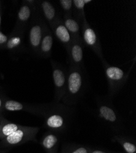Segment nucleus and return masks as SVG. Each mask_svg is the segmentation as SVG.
Masks as SVG:
<instances>
[{"instance_id":"obj_10","label":"nucleus","mask_w":136,"mask_h":153,"mask_svg":"<svg viewBox=\"0 0 136 153\" xmlns=\"http://www.w3.org/2000/svg\"><path fill=\"white\" fill-rule=\"evenodd\" d=\"M34 10L29 6L25 1H23L18 11L17 21L14 28L25 31L26 28L29 27Z\"/></svg>"},{"instance_id":"obj_19","label":"nucleus","mask_w":136,"mask_h":153,"mask_svg":"<svg viewBox=\"0 0 136 153\" xmlns=\"http://www.w3.org/2000/svg\"><path fill=\"white\" fill-rule=\"evenodd\" d=\"M57 138L54 134H48L43 139L42 145L46 149L52 148L57 143Z\"/></svg>"},{"instance_id":"obj_8","label":"nucleus","mask_w":136,"mask_h":153,"mask_svg":"<svg viewBox=\"0 0 136 153\" xmlns=\"http://www.w3.org/2000/svg\"><path fill=\"white\" fill-rule=\"evenodd\" d=\"M38 9L44 20L49 28H51L57 20L60 18L56 7L47 0L37 1Z\"/></svg>"},{"instance_id":"obj_26","label":"nucleus","mask_w":136,"mask_h":153,"mask_svg":"<svg viewBox=\"0 0 136 153\" xmlns=\"http://www.w3.org/2000/svg\"><path fill=\"white\" fill-rule=\"evenodd\" d=\"M3 120H4V119H3V118H2L1 116V114H0V124L1 123V122H2Z\"/></svg>"},{"instance_id":"obj_12","label":"nucleus","mask_w":136,"mask_h":153,"mask_svg":"<svg viewBox=\"0 0 136 153\" xmlns=\"http://www.w3.org/2000/svg\"><path fill=\"white\" fill-rule=\"evenodd\" d=\"M53 43L54 36L53 33L46 23L41 40L38 56L42 58H48L51 55Z\"/></svg>"},{"instance_id":"obj_27","label":"nucleus","mask_w":136,"mask_h":153,"mask_svg":"<svg viewBox=\"0 0 136 153\" xmlns=\"http://www.w3.org/2000/svg\"><path fill=\"white\" fill-rule=\"evenodd\" d=\"M0 7H1V1H0Z\"/></svg>"},{"instance_id":"obj_25","label":"nucleus","mask_w":136,"mask_h":153,"mask_svg":"<svg viewBox=\"0 0 136 153\" xmlns=\"http://www.w3.org/2000/svg\"><path fill=\"white\" fill-rule=\"evenodd\" d=\"M92 153H106V152H103V151H93Z\"/></svg>"},{"instance_id":"obj_16","label":"nucleus","mask_w":136,"mask_h":153,"mask_svg":"<svg viewBox=\"0 0 136 153\" xmlns=\"http://www.w3.org/2000/svg\"><path fill=\"white\" fill-rule=\"evenodd\" d=\"M21 126L17 124L7 122L4 120L0 124V138L3 139L18 130Z\"/></svg>"},{"instance_id":"obj_6","label":"nucleus","mask_w":136,"mask_h":153,"mask_svg":"<svg viewBox=\"0 0 136 153\" xmlns=\"http://www.w3.org/2000/svg\"><path fill=\"white\" fill-rule=\"evenodd\" d=\"M50 63L52 68L54 85L59 94L58 96H60L66 89L68 69L60 63L53 59L50 61Z\"/></svg>"},{"instance_id":"obj_22","label":"nucleus","mask_w":136,"mask_h":153,"mask_svg":"<svg viewBox=\"0 0 136 153\" xmlns=\"http://www.w3.org/2000/svg\"><path fill=\"white\" fill-rule=\"evenodd\" d=\"M73 153H87V151L84 148H79L75 150Z\"/></svg>"},{"instance_id":"obj_1","label":"nucleus","mask_w":136,"mask_h":153,"mask_svg":"<svg viewBox=\"0 0 136 153\" xmlns=\"http://www.w3.org/2000/svg\"><path fill=\"white\" fill-rule=\"evenodd\" d=\"M46 25V23L41 16L37 7V9L33 12L29 25L28 36L29 47L32 53L35 56H39V50Z\"/></svg>"},{"instance_id":"obj_17","label":"nucleus","mask_w":136,"mask_h":153,"mask_svg":"<svg viewBox=\"0 0 136 153\" xmlns=\"http://www.w3.org/2000/svg\"><path fill=\"white\" fill-rule=\"evenodd\" d=\"M46 125L50 129H59L64 125V118L59 114H51L46 120Z\"/></svg>"},{"instance_id":"obj_2","label":"nucleus","mask_w":136,"mask_h":153,"mask_svg":"<svg viewBox=\"0 0 136 153\" xmlns=\"http://www.w3.org/2000/svg\"><path fill=\"white\" fill-rule=\"evenodd\" d=\"M81 37L84 45L90 48L101 61L104 58L98 35L85 17L81 21Z\"/></svg>"},{"instance_id":"obj_14","label":"nucleus","mask_w":136,"mask_h":153,"mask_svg":"<svg viewBox=\"0 0 136 153\" xmlns=\"http://www.w3.org/2000/svg\"><path fill=\"white\" fill-rule=\"evenodd\" d=\"M92 2V0H73V16L81 23L84 17H85L84 7L86 4Z\"/></svg>"},{"instance_id":"obj_3","label":"nucleus","mask_w":136,"mask_h":153,"mask_svg":"<svg viewBox=\"0 0 136 153\" xmlns=\"http://www.w3.org/2000/svg\"><path fill=\"white\" fill-rule=\"evenodd\" d=\"M87 75L85 68H79L69 66L67 70V80L65 90L68 96H78L85 81Z\"/></svg>"},{"instance_id":"obj_9","label":"nucleus","mask_w":136,"mask_h":153,"mask_svg":"<svg viewBox=\"0 0 136 153\" xmlns=\"http://www.w3.org/2000/svg\"><path fill=\"white\" fill-rule=\"evenodd\" d=\"M53 36L65 47L66 51L73 41V38L64 26L62 18H59L50 28Z\"/></svg>"},{"instance_id":"obj_5","label":"nucleus","mask_w":136,"mask_h":153,"mask_svg":"<svg viewBox=\"0 0 136 153\" xmlns=\"http://www.w3.org/2000/svg\"><path fill=\"white\" fill-rule=\"evenodd\" d=\"M84 44L82 39H73L67 50L69 66L85 68L84 61Z\"/></svg>"},{"instance_id":"obj_11","label":"nucleus","mask_w":136,"mask_h":153,"mask_svg":"<svg viewBox=\"0 0 136 153\" xmlns=\"http://www.w3.org/2000/svg\"><path fill=\"white\" fill-rule=\"evenodd\" d=\"M24 31L14 28L10 35L4 49L12 53H20L24 48Z\"/></svg>"},{"instance_id":"obj_13","label":"nucleus","mask_w":136,"mask_h":153,"mask_svg":"<svg viewBox=\"0 0 136 153\" xmlns=\"http://www.w3.org/2000/svg\"><path fill=\"white\" fill-rule=\"evenodd\" d=\"M65 28L73 37V39H82L81 23L73 15L64 16L62 19Z\"/></svg>"},{"instance_id":"obj_4","label":"nucleus","mask_w":136,"mask_h":153,"mask_svg":"<svg viewBox=\"0 0 136 153\" xmlns=\"http://www.w3.org/2000/svg\"><path fill=\"white\" fill-rule=\"evenodd\" d=\"M101 61L110 90L114 91L118 90V88L126 81L131 72V69L128 72H126L118 67L109 65L104 58Z\"/></svg>"},{"instance_id":"obj_24","label":"nucleus","mask_w":136,"mask_h":153,"mask_svg":"<svg viewBox=\"0 0 136 153\" xmlns=\"http://www.w3.org/2000/svg\"><path fill=\"white\" fill-rule=\"evenodd\" d=\"M2 14H3V10H2V6L0 7V27L1 25V19H2ZM1 29V28H0Z\"/></svg>"},{"instance_id":"obj_21","label":"nucleus","mask_w":136,"mask_h":153,"mask_svg":"<svg viewBox=\"0 0 136 153\" xmlns=\"http://www.w3.org/2000/svg\"><path fill=\"white\" fill-rule=\"evenodd\" d=\"M123 147L128 153H134L136 151L135 146L129 142H125L123 143Z\"/></svg>"},{"instance_id":"obj_23","label":"nucleus","mask_w":136,"mask_h":153,"mask_svg":"<svg viewBox=\"0 0 136 153\" xmlns=\"http://www.w3.org/2000/svg\"><path fill=\"white\" fill-rule=\"evenodd\" d=\"M3 102H4V100L1 97V96H0V112L3 110Z\"/></svg>"},{"instance_id":"obj_18","label":"nucleus","mask_w":136,"mask_h":153,"mask_svg":"<svg viewBox=\"0 0 136 153\" xmlns=\"http://www.w3.org/2000/svg\"><path fill=\"white\" fill-rule=\"evenodd\" d=\"M64 16L73 15V0H60L59 1Z\"/></svg>"},{"instance_id":"obj_15","label":"nucleus","mask_w":136,"mask_h":153,"mask_svg":"<svg viewBox=\"0 0 136 153\" xmlns=\"http://www.w3.org/2000/svg\"><path fill=\"white\" fill-rule=\"evenodd\" d=\"M99 113L102 118L110 123H114L118 120L117 114L113 108L107 105L100 106L99 108Z\"/></svg>"},{"instance_id":"obj_7","label":"nucleus","mask_w":136,"mask_h":153,"mask_svg":"<svg viewBox=\"0 0 136 153\" xmlns=\"http://www.w3.org/2000/svg\"><path fill=\"white\" fill-rule=\"evenodd\" d=\"M37 131V129L31 127H20L14 133L3 138V142L4 145H16L20 144L23 142L33 138Z\"/></svg>"},{"instance_id":"obj_20","label":"nucleus","mask_w":136,"mask_h":153,"mask_svg":"<svg viewBox=\"0 0 136 153\" xmlns=\"http://www.w3.org/2000/svg\"><path fill=\"white\" fill-rule=\"evenodd\" d=\"M9 36L4 34L0 29V49H4L7 41Z\"/></svg>"}]
</instances>
